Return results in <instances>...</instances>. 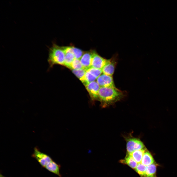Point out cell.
Segmentation results:
<instances>
[{"label":"cell","mask_w":177,"mask_h":177,"mask_svg":"<svg viewBox=\"0 0 177 177\" xmlns=\"http://www.w3.org/2000/svg\"><path fill=\"white\" fill-rule=\"evenodd\" d=\"M125 96L124 92L116 87H100L98 99L102 107H105L121 100Z\"/></svg>","instance_id":"cell-1"},{"label":"cell","mask_w":177,"mask_h":177,"mask_svg":"<svg viewBox=\"0 0 177 177\" xmlns=\"http://www.w3.org/2000/svg\"><path fill=\"white\" fill-rule=\"evenodd\" d=\"M65 53L63 47L59 46L53 44L49 49L48 61L49 67H52L56 64L64 65Z\"/></svg>","instance_id":"cell-2"},{"label":"cell","mask_w":177,"mask_h":177,"mask_svg":"<svg viewBox=\"0 0 177 177\" xmlns=\"http://www.w3.org/2000/svg\"><path fill=\"white\" fill-rule=\"evenodd\" d=\"M127 153L130 154L136 150L146 148L144 143L139 138L132 137L125 138Z\"/></svg>","instance_id":"cell-3"},{"label":"cell","mask_w":177,"mask_h":177,"mask_svg":"<svg viewBox=\"0 0 177 177\" xmlns=\"http://www.w3.org/2000/svg\"><path fill=\"white\" fill-rule=\"evenodd\" d=\"M32 157L37 161L42 167L44 168L53 160L49 155L41 152L36 147L34 149Z\"/></svg>","instance_id":"cell-4"},{"label":"cell","mask_w":177,"mask_h":177,"mask_svg":"<svg viewBox=\"0 0 177 177\" xmlns=\"http://www.w3.org/2000/svg\"><path fill=\"white\" fill-rule=\"evenodd\" d=\"M93 100H98V92L100 87L96 81L91 82L85 86Z\"/></svg>","instance_id":"cell-5"},{"label":"cell","mask_w":177,"mask_h":177,"mask_svg":"<svg viewBox=\"0 0 177 177\" xmlns=\"http://www.w3.org/2000/svg\"><path fill=\"white\" fill-rule=\"evenodd\" d=\"M107 60L99 55L95 51H93L92 67L102 70Z\"/></svg>","instance_id":"cell-6"},{"label":"cell","mask_w":177,"mask_h":177,"mask_svg":"<svg viewBox=\"0 0 177 177\" xmlns=\"http://www.w3.org/2000/svg\"><path fill=\"white\" fill-rule=\"evenodd\" d=\"M96 82L100 87H115L112 76L103 74L97 78Z\"/></svg>","instance_id":"cell-7"},{"label":"cell","mask_w":177,"mask_h":177,"mask_svg":"<svg viewBox=\"0 0 177 177\" xmlns=\"http://www.w3.org/2000/svg\"><path fill=\"white\" fill-rule=\"evenodd\" d=\"M116 63V59L114 57L108 59L106 64L102 69L103 74L112 76L114 74Z\"/></svg>","instance_id":"cell-8"},{"label":"cell","mask_w":177,"mask_h":177,"mask_svg":"<svg viewBox=\"0 0 177 177\" xmlns=\"http://www.w3.org/2000/svg\"><path fill=\"white\" fill-rule=\"evenodd\" d=\"M93 51L85 52L80 59L84 68L86 70L92 67Z\"/></svg>","instance_id":"cell-9"},{"label":"cell","mask_w":177,"mask_h":177,"mask_svg":"<svg viewBox=\"0 0 177 177\" xmlns=\"http://www.w3.org/2000/svg\"><path fill=\"white\" fill-rule=\"evenodd\" d=\"M65 53L64 66L68 68L70 65L75 59L71 46H63Z\"/></svg>","instance_id":"cell-10"},{"label":"cell","mask_w":177,"mask_h":177,"mask_svg":"<svg viewBox=\"0 0 177 177\" xmlns=\"http://www.w3.org/2000/svg\"><path fill=\"white\" fill-rule=\"evenodd\" d=\"M60 165L53 160L45 168L48 171L61 177V175L60 172Z\"/></svg>","instance_id":"cell-11"},{"label":"cell","mask_w":177,"mask_h":177,"mask_svg":"<svg viewBox=\"0 0 177 177\" xmlns=\"http://www.w3.org/2000/svg\"><path fill=\"white\" fill-rule=\"evenodd\" d=\"M155 161L153 156L147 149L145 152L141 163L146 166H148L154 163Z\"/></svg>","instance_id":"cell-12"},{"label":"cell","mask_w":177,"mask_h":177,"mask_svg":"<svg viewBox=\"0 0 177 177\" xmlns=\"http://www.w3.org/2000/svg\"><path fill=\"white\" fill-rule=\"evenodd\" d=\"M121 163L126 164L131 168L135 169L138 164L137 163L129 154L127 153L124 158L120 161Z\"/></svg>","instance_id":"cell-13"},{"label":"cell","mask_w":177,"mask_h":177,"mask_svg":"<svg viewBox=\"0 0 177 177\" xmlns=\"http://www.w3.org/2000/svg\"><path fill=\"white\" fill-rule=\"evenodd\" d=\"M146 149V148L136 150L129 154L132 156L138 164L141 163L144 154Z\"/></svg>","instance_id":"cell-14"},{"label":"cell","mask_w":177,"mask_h":177,"mask_svg":"<svg viewBox=\"0 0 177 177\" xmlns=\"http://www.w3.org/2000/svg\"><path fill=\"white\" fill-rule=\"evenodd\" d=\"M156 165L154 163L147 166L144 177H157Z\"/></svg>","instance_id":"cell-15"},{"label":"cell","mask_w":177,"mask_h":177,"mask_svg":"<svg viewBox=\"0 0 177 177\" xmlns=\"http://www.w3.org/2000/svg\"><path fill=\"white\" fill-rule=\"evenodd\" d=\"M96 79L89 71L86 70L84 79L82 82L86 86L89 83L95 81Z\"/></svg>","instance_id":"cell-16"},{"label":"cell","mask_w":177,"mask_h":177,"mask_svg":"<svg viewBox=\"0 0 177 177\" xmlns=\"http://www.w3.org/2000/svg\"><path fill=\"white\" fill-rule=\"evenodd\" d=\"M86 70L84 69L72 70L73 73L81 81L83 80Z\"/></svg>","instance_id":"cell-17"},{"label":"cell","mask_w":177,"mask_h":177,"mask_svg":"<svg viewBox=\"0 0 177 177\" xmlns=\"http://www.w3.org/2000/svg\"><path fill=\"white\" fill-rule=\"evenodd\" d=\"M147 168V166L140 163L138 164L134 170L141 177H144Z\"/></svg>","instance_id":"cell-18"},{"label":"cell","mask_w":177,"mask_h":177,"mask_svg":"<svg viewBox=\"0 0 177 177\" xmlns=\"http://www.w3.org/2000/svg\"><path fill=\"white\" fill-rule=\"evenodd\" d=\"M68 68L72 70L84 69L80 60L77 59H75L73 61L70 65Z\"/></svg>","instance_id":"cell-19"},{"label":"cell","mask_w":177,"mask_h":177,"mask_svg":"<svg viewBox=\"0 0 177 177\" xmlns=\"http://www.w3.org/2000/svg\"><path fill=\"white\" fill-rule=\"evenodd\" d=\"M72 52L75 59L80 60L84 53L81 50L73 46H71Z\"/></svg>","instance_id":"cell-20"},{"label":"cell","mask_w":177,"mask_h":177,"mask_svg":"<svg viewBox=\"0 0 177 177\" xmlns=\"http://www.w3.org/2000/svg\"><path fill=\"white\" fill-rule=\"evenodd\" d=\"M87 70L89 71L97 79L101 75L102 73V70L93 67H91Z\"/></svg>","instance_id":"cell-21"}]
</instances>
